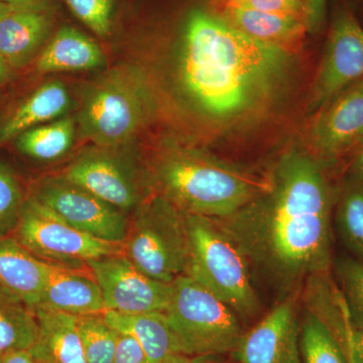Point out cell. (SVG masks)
<instances>
[{
    "label": "cell",
    "mask_w": 363,
    "mask_h": 363,
    "mask_svg": "<svg viewBox=\"0 0 363 363\" xmlns=\"http://www.w3.org/2000/svg\"><path fill=\"white\" fill-rule=\"evenodd\" d=\"M70 104L68 90L59 81L40 86L0 124V145L35 126L62 118Z\"/></svg>",
    "instance_id": "7402d4cb"
},
{
    "label": "cell",
    "mask_w": 363,
    "mask_h": 363,
    "mask_svg": "<svg viewBox=\"0 0 363 363\" xmlns=\"http://www.w3.org/2000/svg\"><path fill=\"white\" fill-rule=\"evenodd\" d=\"M86 363H112L116 354L119 332L101 314L78 317Z\"/></svg>",
    "instance_id": "83f0119b"
},
{
    "label": "cell",
    "mask_w": 363,
    "mask_h": 363,
    "mask_svg": "<svg viewBox=\"0 0 363 363\" xmlns=\"http://www.w3.org/2000/svg\"><path fill=\"white\" fill-rule=\"evenodd\" d=\"M105 65V55L97 43L77 28L64 26L40 52L37 61L40 73L87 71Z\"/></svg>",
    "instance_id": "44dd1931"
},
{
    "label": "cell",
    "mask_w": 363,
    "mask_h": 363,
    "mask_svg": "<svg viewBox=\"0 0 363 363\" xmlns=\"http://www.w3.org/2000/svg\"><path fill=\"white\" fill-rule=\"evenodd\" d=\"M309 309L330 327L340 341L350 363H363V329L351 323L339 289L320 286L310 296Z\"/></svg>",
    "instance_id": "603a6c76"
},
{
    "label": "cell",
    "mask_w": 363,
    "mask_h": 363,
    "mask_svg": "<svg viewBox=\"0 0 363 363\" xmlns=\"http://www.w3.org/2000/svg\"><path fill=\"white\" fill-rule=\"evenodd\" d=\"M2 363H35V360L30 350H18L4 354Z\"/></svg>",
    "instance_id": "8d00e7d4"
},
{
    "label": "cell",
    "mask_w": 363,
    "mask_h": 363,
    "mask_svg": "<svg viewBox=\"0 0 363 363\" xmlns=\"http://www.w3.org/2000/svg\"><path fill=\"white\" fill-rule=\"evenodd\" d=\"M156 101L140 66L121 64L86 89L78 113L81 136L96 147L121 149L152 121Z\"/></svg>",
    "instance_id": "277c9868"
},
{
    "label": "cell",
    "mask_w": 363,
    "mask_h": 363,
    "mask_svg": "<svg viewBox=\"0 0 363 363\" xmlns=\"http://www.w3.org/2000/svg\"><path fill=\"white\" fill-rule=\"evenodd\" d=\"M51 9H13L0 20V57L11 69L28 65L47 42Z\"/></svg>",
    "instance_id": "2e32d148"
},
{
    "label": "cell",
    "mask_w": 363,
    "mask_h": 363,
    "mask_svg": "<svg viewBox=\"0 0 363 363\" xmlns=\"http://www.w3.org/2000/svg\"><path fill=\"white\" fill-rule=\"evenodd\" d=\"M104 296L105 311L143 314L168 309L172 285L150 278L123 253L86 262Z\"/></svg>",
    "instance_id": "7c38bea8"
},
{
    "label": "cell",
    "mask_w": 363,
    "mask_h": 363,
    "mask_svg": "<svg viewBox=\"0 0 363 363\" xmlns=\"http://www.w3.org/2000/svg\"><path fill=\"white\" fill-rule=\"evenodd\" d=\"M48 264L49 272L39 306L77 317L105 312L104 296L89 267Z\"/></svg>",
    "instance_id": "9a60e30c"
},
{
    "label": "cell",
    "mask_w": 363,
    "mask_h": 363,
    "mask_svg": "<svg viewBox=\"0 0 363 363\" xmlns=\"http://www.w3.org/2000/svg\"><path fill=\"white\" fill-rule=\"evenodd\" d=\"M13 69L0 57V86L6 84L13 78Z\"/></svg>",
    "instance_id": "74e56055"
},
{
    "label": "cell",
    "mask_w": 363,
    "mask_h": 363,
    "mask_svg": "<svg viewBox=\"0 0 363 363\" xmlns=\"http://www.w3.org/2000/svg\"><path fill=\"white\" fill-rule=\"evenodd\" d=\"M291 52L253 40L221 16L193 9L182 30L178 77L203 116L231 123L255 116L278 92Z\"/></svg>",
    "instance_id": "7a4b0ae2"
},
{
    "label": "cell",
    "mask_w": 363,
    "mask_h": 363,
    "mask_svg": "<svg viewBox=\"0 0 363 363\" xmlns=\"http://www.w3.org/2000/svg\"><path fill=\"white\" fill-rule=\"evenodd\" d=\"M363 79V26L350 6L337 7L327 33L310 97L316 112Z\"/></svg>",
    "instance_id": "30bf717a"
},
{
    "label": "cell",
    "mask_w": 363,
    "mask_h": 363,
    "mask_svg": "<svg viewBox=\"0 0 363 363\" xmlns=\"http://www.w3.org/2000/svg\"><path fill=\"white\" fill-rule=\"evenodd\" d=\"M300 291L288 294L259 323L245 332L234 351L240 363H301Z\"/></svg>",
    "instance_id": "5bb4252c"
},
{
    "label": "cell",
    "mask_w": 363,
    "mask_h": 363,
    "mask_svg": "<svg viewBox=\"0 0 363 363\" xmlns=\"http://www.w3.org/2000/svg\"><path fill=\"white\" fill-rule=\"evenodd\" d=\"M221 4L269 11L295 14L306 18L305 0H220Z\"/></svg>",
    "instance_id": "1f68e13d"
},
{
    "label": "cell",
    "mask_w": 363,
    "mask_h": 363,
    "mask_svg": "<svg viewBox=\"0 0 363 363\" xmlns=\"http://www.w3.org/2000/svg\"><path fill=\"white\" fill-rule=\"evenodd\" d=\"M152 189L183 213L213 219L230 216L271 187L253 173L192 147H166L150 171Z\"/></svg>",
    "instance_id": "3957f363"
},
{
    "label": "cell",
    "mask_w": 363,
    "mask_h": 363,
    "mask_svg": "<svg viewBox=\"0 0 363 363\" xmlns=\"http://www.w3.org/2000/svg\"><path fill=\"white\" fill-rule=\"evenodd\" d=\"M171 285V298L164 313L183 354L198 357L234 353L245 334L238 315L186 274Z\"/></svg>",
    "instance_id": "52a82bcc"
},
{
    "label": "cell",
    "mask_w": 363,
    "mask_h": 363,
    "mask_svg": "<svg viewBox=\"0 0 363 363\" xmlns=\"http://www.w3.org/2000/svg\"><path fill=\"white\" fill-rule=\"evenodd\" d=\"M14 9H51V0H0Z\"/></svg>",
    "instance_id": "d590c367"
},
{
    "label": "cell",
    "mask_w": 363,
    "mask_h": 363,
    "mask_svg": "<svg viewBox=\"0 0 363 363\" xmlns=\"http://www.w3.org/2000/svg\"><path fill=\"white\" fill-rule=\"evenodd\" d=\"M39 334L30 353L38 363H86L78 317L50 308H35Z\"/></svg>",
    "instance_id": "d6986e66"
},
{
    "label": "cell",
    "mask_w": 363,
    "mask_h": 363,
    "mask_svg": "<svg viewBox=\"0 0 363 363\" xmlns=\"http://www.w3.org/2000/svg\"><path fill=\"white\" fill-rule=\"evenodd\" d=\"M162 363H193V358L184 354L173 355Z\"/></svg>",
    "instance_id": "ab89813d"
},
{
    "label": "cell",
    "mask_w": 363,
    "mask_h": 363,
    "mask_svg": "<svg viewBox=\"0 0 363 363\" xmlns=\"http://www.w3.org/2000/svg\"><path fill=\"white\" fill-rule=\"evenodd\" d=\"M76 128L73 118L63 117L21 133L16 138V147L37 161H55L71 149Z\"/></svg>",
    "instance_id": "d4e9b609"
},
{
    "label": "cell",
    "mask_w": 363,
    "mask_h": 363,
    "mask_svg": "<svg viewBox=\"0 0 363 363\" xmlns=\"http://www.w3.org/2000/svg\"><path fill=\"white\" fill-rule=\"evenodd\" d=\"M123 255L150 278L171 284L187 272L186 214L154 192L130 213Z\"/></svg>",
    "instance_id": "8992f818"
},
{
    "label": "cell",
    "mask_w": 363,
    "mask_h": 363,
    "mask_svg": "<svg viewBox=\"0 0 363 363\" xmlns=\"http://www.w3.org/2000/svg\"><path fill=\"white\" fill-rule=\"evenodd\" d=\"M35 363H38V362H35Z\"/></svg>",
    "instance_id": "7bdbcfd3"
},
{
    "label": "cell",
    "mask_w": 363,
    "mask_h": 363,
    "mask_svg": "<svg viewBox=\"0 0 363 363\" xmlns=\"http://www.w3.org/2000/svg\"><path fill=\"white\" fill-rule=\"evenodd\" d=\"M311 156L332 164L363 143V79L315 112L307 135Z\"/></svg>",
    "instance_id": "4fadbf2b"
},
{
    "label": "cell",
    "mask_w": 363,
    "mask_h": 363,
    "mask_svg": "<svg viewBox=\"0 0 363 363\" xmlns=\"http://www.w3.org/2000/svg\"><path fill=\"white\" fill-rule=\"evenodd\" d=\"M104 317L119 333L128 334L138 341L147 363H162L173 355L183 354L166 313L123 314L105 311Z\"/></svg>",
    "instance_id": "ffe728a7"
},
{
    "label": "cell",
    "mask_w": 363,
    "mask_h": 363,
    "mask_svg": "<svg viewBox=\"0 0 363 363\" xmlns=\"http://www.w3.org/2000/svg\"><path fill=\"white\" fill-rule=\"evenodd\" d=\"M221 16L236 30L264 44L292 52L308 33L304 16L269 13L245 7L221 4Z\"/></svg>",
    "instance_id": "ac0fdd59"
},
{
    "label": "cell",
    "mask_w": 363,
    "mask_h": 363,
    "mask_svg": "<svg viewBox=\"0 0 363 363\" xmlns=\"http://www.w3.org/2000/svg\"><path fill=\"white\" fill-rule=\"evenodd\" d=\"M48 272L49 264L13 235L0 238V290L35 309L42 301Z\"/></svg>",
    "instance_id": "e0dca14e"
},
{
    "label": "cell",
    "mask_w": 363,
    "mask_h": 363,
    "mask_svg": "<svg viewBox=\"0 0 363 363\" xmlns=\"http://www.w3.org/2000/svg\"><path fill=\"white\" fill-rule=\"evenodd\" d=\"M13 236L39 259L67 267H83L88 260L123 253V243L99 240L74 228L30 196Z\"/></svg>",
    "instance_id": "ba28073f"
},
{
    "label": "cell",
    "mask_w": 363,
    "mask_h": 363,
    "mask_svg": "<svg viewBox=\"0 0 363 363\" xmlns=\"http://www.w3.org/2000/svg\"><path fill=\"white\" fill-rule=\"evenodd\" d=\"M337 277L346 311L351 323L363 329V262L343 259L338 262Z\"/></svg>",
    "instance_id": "f1b7e54d"
},
{
    "label": "cell",
    "mask_w": 363,
    "mask_h": 363,
    "mask_svg": "<svg viewBox=\"0 0 363 363\" xmlns=\"http://www.w3.org/2000/svg\"><path fill=\"white\" fill-rule=\"evenodd\" d=\"M336 204L339 233L346 247L363 262V186L346 182Z\"/></svg>",
    "instance_id": "4316f807"
},
{
    "label": "cell",
    "mask_w": 363,
    "mask_h": 363,
    "mask_svg": "<svg viewBox=\"0 0 363 363\" xmlns=\"http://www.w3.org/2000/svg\"><path fill=\"white\" fill-rule=\"evenodd\" d=\"M67 6L93 33L108 37L111 30L114 0H65Z\"/></svg>",
    "instance_id": "4dcf8cb0"
},
{
    "label": "cell",
    "mask_w": 363,
    "mask_h": 363,
    "mask_svg": "<svg viewBox=\"0 0 363 363\" xmlns=\"http://www.w3.org/2000/svg\"><path fill=\"white\" fill-rule=\"evenodd\" d=\"M119 150L100 147L86 150L62 176L130 214L155 191L150 174L143 176L135 162Z\"/></svg>",
    "instance_id": "9c48e42d"
},
{
    "label": "cell",
    "mask_w": 363,
    "mask_h": 363,
    "mask_svg": "<svg viewBox=\"0 0 363 363\" xmlns=\"http://www.w3.org/2000/svg\"><path fill=\"white\" fill-rule=\"evenodd\" d=\"M26 199L13 169L0 164V238L13 234Z\"/></svg>",
    "instance_id": "f546056e"
},
{
    "label": "cell",
    "mask_w": 363,
    "mask_h": 363,
    "mask_svg": "<svg viewBox=\"0 0 363 363\" xmlns=\"http://www.w3.org/2000/svg\"><path fill=\"white\" fill-rule=\"evenodd\" d=\"M0 363H2V357L0 355Z\"/></svg>",
    "instance_id": "b9f144b4"
},
{
    "label": "cell",
    "mask_w": 363,
    "mask_h": 363,
    "mask_svg": "<svg viewBox=\"0 0 363 363\" xmlns=\"http://www.w3.org/2000/svg\"><path fill=\"white\" fill-rule=\"evenodd\" d=\"M112 363H147V362L145 352L138 341L128 334L121 333Z\"/></svg>",
    "instance_id": "d6a6232c"
},
{
    "label": "cell",
    "mask_w": 363,
    "mask_h": 363,
    "mask_svg": "<svg viewBox=\"0 0 363 363\" xmlns=\"http://www.w3.org/2000/svg\"><path fill=\"white\" fill-rule=\"evenodd\" d=\"M271 187L230 216L215 219L255 269L288 295L326 276L332 264V213L337 194L325 164L291 150L277 162Z\"/></svg>",
    "instance_id": "6da1fadb"
},
{
    "label": "cell",
    "mask_w": 363,
    "mask_h": 363,
    "mask_svg": "<svg viewBox=\"0 0 363 363\" xmlns=\"http://www.w3.org/2000/svg\"><path fill=\"white\" fill-rule=\"evenodd\" d=\"M13 9H14L13 7L7 6V4L0 1V20H1L4 16H6L7 13H11Z\"/></svg>",
    "instance_id": "60d3db41"
},
{
    "label": "cell",
    "mask_w": 363,
    "mask_h": 363,
    "mask_svg": "<svg viewBox=\"0 0 363 363\" xmlns=\"http://www.w3.org/2000/svg\"><path fill=\"white\" fill-rule=\"evenodd\" d=\"M30 197L82 233L111 242L125 240L130 215L63 176L40 181Z\"/></svg>",
    "instance_id": "8fae6325"
},
{
    "label": "cell",
    "mask_w": 363,
    "mask_h": 363,
    "mask_svg": "<svg viewBox=\"0 0 363 363\" xmlns=\"http://www.w3.org/2000/svg\"><path fill=\"white\" fill-rule=\"evenodd\" d=\"M347 181L363 186V143L351 155Z\"/></svg>",
    "instance_id": "e575fe53"
},
{
    "label": "cell",
    "mask_w": 363,
    "mask_h": 363,
    "mask_svg": "<svg viewBox=\"0 0 363 363\" xmlns=\"http://www.w3.org/2000/svg\"><path fill=\"white\" fill-rule=\"evenodd\" d=\"M300 354L301 363H350L330 327L310 309L300 322Z\"/></svg>",
    "instance_id": "484cf974"
},
{
    "label": "cell",
    "mask_w": 363,
    "mask_h": 363,
    "mask_svg": "<svg viewBox=\"0 0 363 363\" xmlns=\"http://www.w3.org/2000/svg\"><path fill=\"white\" fill-rule=\"evenodd\" d=\"M190 257L186 276L226 303L238 317L260 312L247 257L215 219L186 214Z\"/></svg>",
    "instance_id": "5b68a950"
},
{
    "label": "cell",
    "mask_w": 363,
    "mask_h": 363,
    "mask_svg": "<svg viewBox=\"0 0 363 363\" xmlns=\"http://www.w3.org/2000/svg\"><path fill=\"white\" fill-rule=\"evenodd\" d=\"M38 334L35 309L0 290V355L32 350Z\"/></svg>",
    "instance_id": "cb8c5ba5"
},
{
    "label": "cell",
    "mask_w": 363,
    "mask_h": 363,
    "mask_svg": "<svg viewBox=\"0 0 363 363\" xmlns=\"http://www.w3.org/2000/svg\"><path fill=\"white\" fill-rule=\"evenodd\" d=\"M222 355H207V357H192L193 363H228L222 359Z\"/></svg>",
    "instance_id": "f35d334b"
},
{
    "label": "cell",
    "mask_w": 363,
    "mask_h": 363,
    "mask_svg": "<svg viewBox=\"0 0 363 363\" xmlns=\"http://www.w3.org/2000/svg\"><path fill=\"white\" fill-rule=\"evenodd\" d=\"M308 33L316 35L326 23L328 0H305Z\"/></svg>",
    "instance_id": "836d02e7"
}]
</instances>
